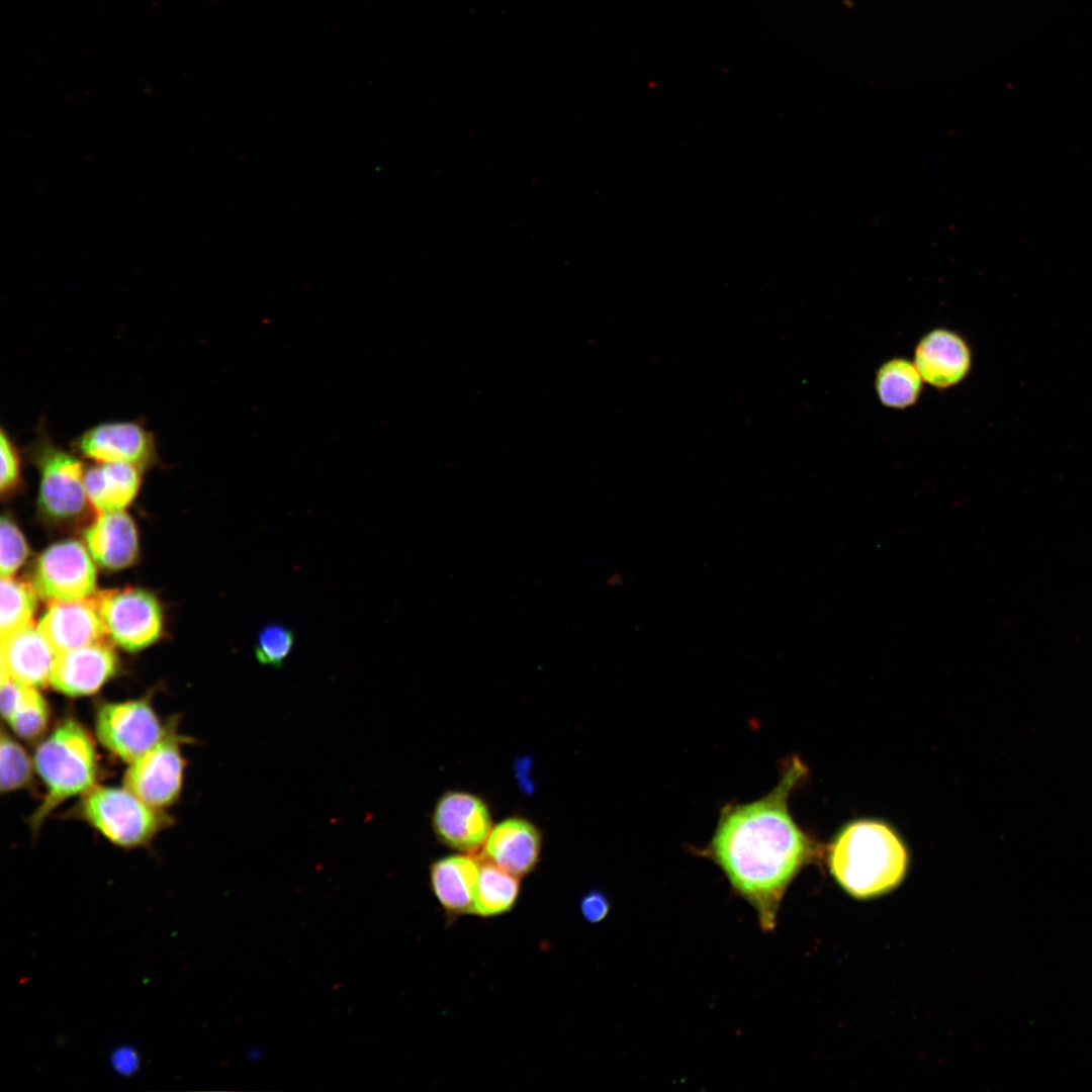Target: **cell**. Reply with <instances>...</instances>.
Segmentation results:
<instances>
[{"instance_id":"obj_1","label":"cell","mask_w":1092,"mask_h":1092,"mask_svg":"<svg viewBox=\"0 0 1092 1092\" xmlns=\"http://www.w3.org/2000/svg\"><path fill=\"white\" fill-rule=\"evenodd\" d=\"M806 777V765L797 756L791 757L768 794L722 808L705 849L733 889L755 908L763 930L775 927L785 891L819 851L788 806L792 791Z\"/></svg>"},{"instance_id":"obj_2","label":"cell","mask_w":1092,"mask_h":1092,"mask_svg":"<svg viewBox=\"0 0 1092 1092\" xmlns=\"http://www.w3.org/2000/svg\"><path fill=\"white\" fill-rule=\"evenodd\" d=\"M830 872L851 896L867 899L896 888L905 877L908 854L896 832L877 820L844 826L828 848Z\"/></svg>"},{"instance_id":"obj_3","label":"cell","mask_w":1092,"mask_h":1092,"mask_svg":"<svg viewBox=\"0 0 1092 1092\" xmlns=\"http://www.w3.org/2000/svg\"><path fill=\"white\" fill-rule=\"evenodd\" d=\"M34 765L46 786V795L32 816L33 828H38L61 803L95 787V746L86 729L74 719L61 722L42 740L35 751Z\"/></svg>"},{"instance_id":"obj_4","label":"cell","mask_w":1092,"mask_h":1092,"mask_svg":"<svg viewBox=\"0 0 1092 1092\" xmlns=\"http://www.w3.org/2000/svg\"><path fill=\"white\" fill-rule=\"evenodd\" d=\"M77 812L109 841L125 848L147 844L167 823L159 809L126 788L93 787Z\"/></svg>"},{"instance_id":"obj_5","label":"cell","mask_w":1092,"mask_h":1092,"mask_svg":"<svg viewBox=\"0 0 1092 1092\" xmlns=\"http://www.w3.org/2000/svg\"><path fill=\"white\" fill-rule=\"evenodd\" d=\"M23 451L39 473L40 510L56 519L80 514L88 498L84 486V465L78 454L57 445L43 420Z\"/></svg>"},{"instance_id":"obj_6","label":"cell","mask_w":1092,"mask_h":1092,"mask_svg":"<svg viewBox=\"0 0 1092 1092\" xmlns=\"http://www.w3.org/2000/svg\"><path fill=\"white\" fill-rule=\"evenodd\" d=\"M94 598L106 635L122 648L139 650L160 636L162 611L152 594L125 587L103 590Z\"/></svg>"},{"instance_id":"obj_7","label":"cell","mask_w":1092,"mask_h":1092,"mask_svg":"<svg viewBox=\"0 0 1092 1092\" xmlns=\"http://www.w3.org/2000/svg\"><path fill=\"white\" fill-rule=\"evenodd\" d=\"M95 728L101 744L129 763L166 734L156 712L145 700L103 704L98 709Z\"/></svg>"},{"instance_id":"obj_8","label":"cell","mask_w":1092,"mask_h":1092,"mask_svg":"<svg viewBox=\"0 0 1092 1092\" xmlns=\"http://www.w3.org/2000/svg\"><path fill=\"white\" fill-rule=\"evenodd\" d=\"M33 586L43 600L71 602L89 598L96 586V569L86 548L75 540L53 544L38 557Z\"/></svg>"},{"instance_id":"obj_9","label":"cell","mask_w":1092,"mask_h":1092,"mask_svg":"<svg viewBox=\"0 0 1092 1092\" xmlns=\"http://www.w3.org/2000/svg\"><path fill=\"white\" fill-rule=\"evenodd\" d=\"M71 449L94 462H126L143 469L159 460L155 435L139 421L93 426L72 441Z\"/></svg>"},{"instance_id":"obj_10","label":"cell","mask_w":1092,"mask_h":1092,"mask_svg":"<svg viewBox=\"0 0 1092 1092\" xmlns=\"http://www.w3.org/2000/svg\"><path fill=\"white\" fill-rule=\"evenodd\" d=\"M184 759L177 736L166 732L150 750L130 762L124 787L150 806L160 809L178 798Z\"/></svg>"},{"instance_id":"obj_11","label":"cell","mask_w":1092,"mask_h":1092,"mask_svg":"<svg viewBox=\"0 0 1092 1092\" xmlns=\"http://www.w3.org/2000/svg\"><path fill=\"white\" fill-rule=\"evenodd\" d=\"M432 825L438 839L447 846L472 851L486 841L491 831V816L480 797L451 791L439 798Z\"/></svg>"},{"instance_id":"obj_12","label":"cell","mask_w":1092,"mask_h":1092,"mask_svg":"<svg viewBox=\"0 0 1092 1092\" xmlns=\"http://www.w3.org/2000/svg\"><path fill=\"white\" fill-rule=\"evenodd\" d=\"M913 362L924 383L936 389H947L969 375L973 355L961 334L947 328H936L917 342Z\"/></svg>"},{"instance_id":"obj_13","label":"cell","mask_w":1092,"mask_h":1092,"mask_svg":"<svg viewBox=\"0 0 1092 1092\" xmlns=\"http://www.w3.org/2000/svg\"><path fill=\"white\" fill-rule=\"evenodd\" d=\"M116 666L113 650L100 641L57 654L50 682L67 696H88L114 674Z\"/></svg>"},{"instance_id":"obj_14","label":"cell","mask_w":1092,"mask_h":1092,"mask_svg":"<svg viewBox=\"0 0 1092 1092\" xmlns=\"http://www.w3.org/2000/svg\"><path fill=\"white\" fill-rule=\"evenodd\" d=\"M38 629L56 654L104 641L106 635L94 596L50 603Z\"/></svg>"},{"instance_id":"obj_15","label":"cell","mask_w":1092,"mask_h":1092,"mask_svg":"<svg viewBox=\"0 0 1092 1092\" xmlns=\"http://www.w3.org/2000/svg\"><path fill=\"white\" fill-rule=\"evenodd\" d=\"M541 845V832L532 822L522 817H511L491 829L480 858L522 877L536 867Z\"/></svg>"},{"instance_id":"obj_16","label":"cell","mask_w":1092,"mask_h":1092,"mask_svg":"<svg viewBox=\"0 0 1092 1092\" xmlns=\"http://www.w3.org/2000/svg\"><path fill=\"white\" fill-rule=\"evenodd\" d=\"M1 673L39 687L50 681L56 652L33 623L1 638Z\"/></svg>"},{"instance_id":"obj_17","label":"cell","mask_w":1092,"mask_h":1092,"mask_svg":"<svg viewBox=\"0 0 1092 1092\" xmlns=\"http://www.w3.org/2000/svg\"><path fill=\"white\" fill-rule=\"evenodd\" d=\"M85 540L94 560L107 569L126 567L138 555L135 525L123 510L98 513L85 532Z\"/></svg>"},{"instance_id":"obj_18","label":"cell","mask_w":1092,"mask_h":1092,"mask_svg":"<svg viewBox=\"0 0 1092 1092\" xmlns=\"http://www.w3.org/2000/svg\"><path fill=\"white\" fill-rule=\"evenodd\" d=\"M479 872L480 860L471 855H449L431 864V888L447 913L474 914Z\"/></svg>"},{"instance_id":"obj_19","label":"cell","mask_w":1092,"mask_h":1092,"mask_svg":"<svg viewBox=\"0 0 1092 1092\" xmlns=\"http://www.w3.org/2000/svg\"><path fill=\"white\" fill-rule=\"evenodd\" d=\"M142 470L126 462H95L84 474L88 500L98 513L123 510L140 489Z\"/></svg>"},{"instance_id":"obj_20","label":"cell","mask_w":1092,"mask_h":1092,"mask_svg":"<svg viewBox=\"0 0 1092 1092\" xmlns=\"http://www.w3.org/2000/svg\"><path fill=\"white\" fill-rule=\"evenodd\" d=\"M923 379L913 361L893 357L880 365L875 375V391L879 401L892 410H905L919 400Z\"/></svg>"},{"instance_id":"obj_21","label":"cell","mask_w":1092,"mask_h":1092,"mask_svg":"<svg viewBox=\"0 0 1092 1092\" xmlns=\"http://www.w3.org/2000/svg\"><path fill=\"white\" fill-rule=\"evenodd\" d=\"M479 860L480 872L474 914L489 917L509 912L519 897V877L486 859L479 857Z\"/></svg>"},{"instance_id":"obj_22","label":"cell","mask_w":1092,"mask_h":1092,"mask_svg":"<svg viewBox=\"0 0 1092 1092\" xmlns=\"http://www.w3.org/2000/svg\"><path fill=\"white\" fill-rule=\"evenodd\" d=\"M35 594L34 586L26 581L1 577V638L32 623Z\"/></svg>"},{"instance_id":"obj_23","label":"cell","mask_w":1092,"mask_h":1092,"mask_svg":"<svg viewBox=\"0 0 1092 1092\" xmlns=\"http://www.w3.org/2000/svg\"><path fill=\"white\" fill-rule=\"evenodd\" d=\"M7 722L23 739L33 740L43 734L49 722V708L35 687L22 685L18 700Z\"/></svg>"},{"instance_id":"obj_24","label":"cell","mask_w":1092,"mask_h":1092,"mask_svg":"<svg viewBox=\"0 0 1092 1092\" xmlns=\"http://www.w3.org/2000/svg\"><path fill=\"white\" fill-rule=\"evenodd\" d=\"M30 756L13 737L2 729L0 742V788L2 793L25 787L31 780Z\"/></svg>"},{"instance_id":"obj_25","label":"cell","mask_w":1092,"mask_h":1092,"mask_svg":"<svg viewBox=\"0 0 1092 1092\" xmlns=\"http://www.w3.org/2000/svg\"><path fill=\"white\" fill-rule=\"evenodd\" d=\"M294 634L288 628L271 624L260 630L255 645V656L261 664L281 666L294 645Z\"/></svg>"},{"instance_id":"obj_26","label":"cell","mask_w":1092,"mask_h":1092,"mask_svg":"<svg viewBox=\"0 0 1092 1092\" xmlns=\"http://www.w3.org/2000/svg\"><path fill=\"white\" fill-rule=\"evenodd\" d=\"M28 548L22 533L7 517H2L0 525V572L1 577H10L22 565L27 557Z\"/></svg>"},{"instance_id":"obj_27","label":"cell","mask_w":1092,"mask_h":1092,"mask_svg":"<svg viewBox=\"0 0 1092 1092\" xmlns=\"http://www.w3.org/2000/svg\"><path fill=\"white\" fill-rule=\"evenodd\" d=\"M0 455L1 493L2 495H9L20 486L22 455H24V452L21 451L14 439L3 427L0 430Z\"/></svg>"},{"instance_id":"obj_28","label":"cell","mask_w":1092,"mask_h":1092,"mask_svg":"<svg viewBox=\"0 0 1092 1092\" xmlns=\"http://www.w3.org/2000/svg\"><path fill=\"white\" fill-rule=\"evenodd\" d=\"M582 916L592 923H597L606 918L610 911V902L607 896L598 890H592L580 900Z\"/></svg>"}]
</instances>
